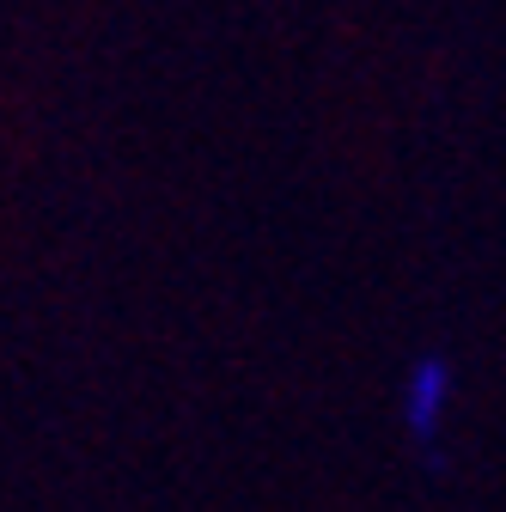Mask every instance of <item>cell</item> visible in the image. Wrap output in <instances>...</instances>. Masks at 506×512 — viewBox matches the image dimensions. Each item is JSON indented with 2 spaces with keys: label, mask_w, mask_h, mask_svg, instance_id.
Listing matches in <instances>:
<instances>
[{
  "label": "cell",
  "mask_w": 506,
  "mask_h": 512,
  "mask_svg": "<svg viewBox=\"0 0 506 512\" xmlns=\"http://www.w3.org/2000/svg\"><path fill=\"white\" fill-rule=\"evenodd\" d=\"M409 391H415V397L403 403V409H409V427L427 439V433H433V415H439V403H446V391H452V372H446V360H439V354L415 360V366H409Z\"/></svg>",
  "instance_id": "obj_1"
}]
</instances>
